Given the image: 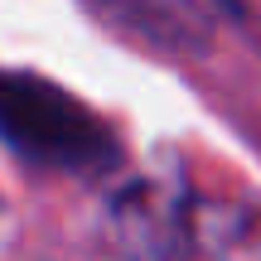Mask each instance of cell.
Listing matches in <instances>:
<instances>
[{"label":"cell","mask_w":261,"mask_h":261,"mask_svg":"<svg viewBox=\"0 0 261 261\" xmlns=\"http://www.w3.org/2000/svg\"><path fill=\"white\" fill-rule=\"evenodd\" d=\"M0 140L54 169H107L116 160V136L107 121L68 97L58 83L0 68Z\"/></svg>","instance_id":"cell-1"}]
</instances>
